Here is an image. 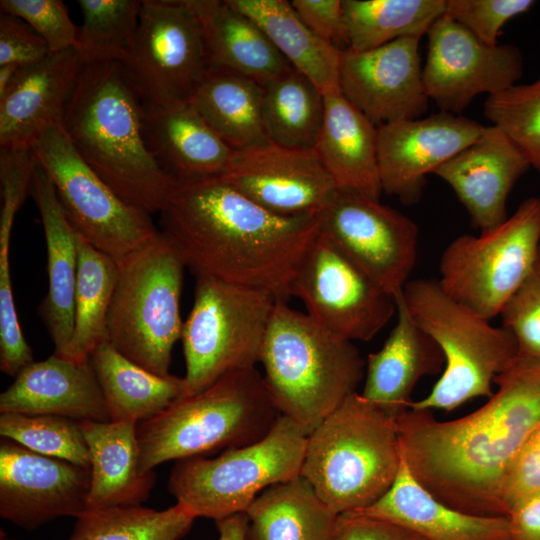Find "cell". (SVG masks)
Returning <instances> with one entry per match:
<instances>
[{
	"mask_svg": "<svg viewBox=\"0 0 540 540\" xmlns=\"http://www.w3.org/2000/svg\"><path fill=\"white\" fill-rule=\"evenodd\" d=\"M482 407L451 421L409 408L397 418L412 475L438 500L480 516H506L502 487L515 454L540 422V362L518 356Z\"/></svg>",
	"mask_w": 540,
	"mask_h": 540,
	"instance_id": "1",
	"label": "cell"
},
{
	"mask_svg": "<svg viewBox=\"0 0 540 540\" xmlns=\"http://www.w3.org/2000/svg\"><path fill=\"white\" fill-rule=\"evenodd\" d=\"M161 232L195 277L265 291L287 300L296 271L319 235L317 216L283 217L220 177L176 181Z\"/></svg>",
	"mask_w": 540,
	"mask_h": 540,
	"instance_id": "2",
	"label": "cell"
},
{
	"mask_svg": "<svg viewBox=\"0 0 540 540\" xmlns=\"http://www.w3.org/2000/svg\"><path fill=\"white\" fill-rule=\"evenodd\" d=\"M145 108L121 62L86 64L62 127L82 159L127 204L160 212L175 180L149 151Z\"/></svg>",
	"mask_w": 540,
	"mask_h": 540,
	"instance_id": "3",
	"label": "cell"
},
{
	"mask_svg": "<svg viewBox=\"0 0 540 540\" xmlns=\"http://www.w3.org/2000/svg\"><path fill=\"white\" fill-rule=\"evenodd\" d=\"M260 363L266 386L281 414L313 431L365 375V361L352 341L277 300Z\"/></svg>",
	"mask_w": 540,
	"mask_h": 540,
	"instance_id": "4",
	"label": "cell"
},
{
	"mask_svg": "<svg viewBox=\"0 0 540 540\" xmlns=\"http://www.w3.org/2000/svg\"><path fill=\"white\" fill-rule=\"evenodd\" d=\"M282 416L256 368L228 374L137 426L145 474L170 460L206 457L265 437Z\"/></svg>",
	"mask_w": 540,
	"mask_h": 540,
	"instance_id": "5",
	"label": "cell"
},
{
	"mask_svg": "<svg viewBox=\"0 0 540 540\" xmlns=\"http://www.w3.org/2000/svg\"><path fill=\"white\" fill-rule=\"evenodd\" d=\"M401 461L397 418L354 392L307 435L300 475L340 515L383 496Z\"/></svg>",
	"mask_w": 540,
	"mask_h": 540,
	"instance_id": "6",
	"label": "cell"
},
{
	"mask_svg": "<svg viewBox=\"0 0 540 540\" xmlns=\"http://www.w3.org/2000/svg\"><path fill=\"white\" fill-rule=\"evenodd\" d=\"M402 298L445 360L429 394L413 401L410 408L449 412L474 398H490L495 378L519 356L512 333L454 300L437 279L409 280Z\"/></svg>",
	"mask_w": 540,
	"mask_h": 540,
	"instance_id": "7",
	"label": "cell"
},
{
	"mask_svg": "<svg viewBox=\"0 0 540 540\" xmlns=\"http://www.w3.org/2000/svg\"><path fill=\"white\" fill-rule=\"evenodd\" d=\"M182 259L159 231L118 263L107 316V340L125 357L170 376L172 351L181 339Z\"/></svg>",
	"mask_w": 540,
	"mask_h": 540,
	"instance_id": "8",
	"label": "cell"
},
{
	"mask_svg": "<svg viewBox=\"0 0 540 540\" xmlns=\"http://www.w3.org/2000/svg\"><path fill=\"white\" fill-rule=\"evenodd\" d=\"M307 433L282 415L261 440L219 456L176 461L168 489L195 519L221 520L247 510L268 487L300 476Z\"/></svg>",
	"mask_w": 540,
	"mask_h": 540,
	"instance_id": "9",
	"label": "cell"
},
{
	"mask_svg": "<svg viewBox=\"0 0 540 540\" xmlns=\"http://www.w3.org/2000/svg\"><path fill=\"white\" fill-rule=\"evenodd\" d=\"M277 300L259 289L196 277L193 306L181 336L183 397L228 374L255 368Z\"/></svg>",
	"mask_w": 540,
	"mask_h": 540,
	"instance_id": "10",
	"label": "cell"
},
{
	"mask_svg": "<svg viewBox=\"0 0 540 540\" xmlns=\"http://www.w3.org/2000/svg\"><path fill=\"white\" fill-rule=\"evenodd\" d=\"M540 247V197L522 201L500 225L452 240L439 261L442 289L492 320L528 277Z\"/></svg>",
	"mask_w": 540,
	"mask_h": 540,
	"instance_id": "11",
	"label": "cell"
},
{
	"mask_svg": "<svg viewBox=\"0 0 540 540\" xmlns=\"http://www.w3.org/2000/svg\"><path fill=\"white\" fill-rule=\"evenodd\" d=\"M75 231L117 264L159 230L149 214L123 201L82 159L62 125L32 145Z\"/></svg>",
	"mask_w": 540,
	"mask_h": 540,
	"instance_id": "12",
	"label": "cell"
},
{
	"mask_svg": "<svg viewBox=\"0 0 540 540\" xmlns=\"http://www.w3.org/2000/svg\"><path fill=\"white\" fill-rule=\"evenodd\" d=\"M122 64L145 109L188 103L209 69L188 0H142L136 40Z\"/></svg>",
	"mask_w": 540,
	"mask_h": 540,
	"instance_id": "13",
	"label": "cell"
},
{
	"mask_svg": "<svg viewBox=\"0 0 540 540\" xmlns=\"http://www.w3.org/2000/svg\"><path fill=\"white\" fill-rule=\"evenodd\" d=\"M291 296L319 325L349 341H369L396 313V300L320 234L293 278Z\"/></svg>",
	"mask_w": 540,
	"mask_h": 540,
	"instance_id": "14",
	"label": "cell"
},
{
	"mask_svg": "<svg viewBox=\"0 0 540 540\" xmlns=\"http://www.w3.org/2000/svg\"><path fill=\"white\" fill-rule=\"evenodd\" d=\"M319 232L395 299L416 265L419 230L398 210L338 191L317 215Z\"/></svg>",
	"mask_w": 540,
	"mask_h": 540,
	"instance_id": "15",
	"label": "cell"
},
{
	"mask_svg": "<svg viewBox=\"0 0 540 540\" xmlns=\"http://www.w3.org/2000/svg\"><path fill=\"white\" fill-rule=\"evenodd\" d=\"M427 37L423 84L429 100L442 112L460 115L477 95L497 94L522 77L518 47L486 45L446 13L431 26Z\"/></svg>",
	"mask_w": 540,
	"mask_h": 540,
	"instance_id": "16",
	"label": "cell"
},
{
	"mask_svg": "<svg viewBox=\"0 0 540 540\" xmlns=\"http://www.w3.org/2000/svg\"><path fill=\"white\" fill-rule=\"evenodd\" d=\"M220 178L259 206L283 217L317 216L337 193L313 149L271 142L234 150Z\"/></svg>",
	"mask_w": 540,
	"mask_h": 540,
	"instance_id": "17",
	"label": "cell"
},
{
	"mask_svg": "<svg viewBox=\"0 0 540 540\" xmlns=\"http://www.w3.org/2000/svg\"><path fill=\"white\" fill-rule=\"evenodd\" d=\"M486 126L448 112L377 126L382 192L403 205L417 204L427 175L474 143Z\"/></svg>",
	"mask_w": 540,
	"mask_h": 540,
	"instance_id": "18",
	"label": "cell"
},
{
	"mask_svg": "<svg viewBox=\"0 0 540 540\" xmlns=\"http://www.w3.org/2000/svg\"><path fill=\"white\" fill-rule=\"evenodd\" d=\"M90 469L44 456L2 438L0 516L26 530L87 510Z\"/></svg>",
	"mask_w": 540,
	"mask_h": 540,
	"instance_id": "19",
	"label": "cell"
},
{
	"mask_svg": "<svg viewBox=\"0 0 540 540\" xmlns=\"http://www.w3.org/2000/svg\"><path fill=\"white\" fill-rule=\"evenodd\" d=\"M419 42L402 38L368 51L342 50L339 89L376 126L426 112Z\"/></svg>",
	"mask_w": 540,
	"mask_h": 540,
	"instance_id": "20",
	"label": "cell"
},
{
	"mask_svg": "<svg viewBox=\"0 0 540 540\" xmlns=\"http://www.w3.org/2000/svg\"><path fill=\"white\" fill-rule=\"evenodd\" d=\"M529 168L519 148L502 130L490 125L434 174L451 187L472 225L485 232L508 218V195Z\"/></svg>",
	"mask_w": 540,
	"mask_h": 540,
	"instance_id": "21",
	"label": "cell"
},
{
	"mask_svg": "<svg viewBox=\"0 0 540 540\" xmlns=\"http://www.w3.org/2000/svg\"><path fill=\"white\" fill-rule=\"evenodd\" d=\"M85 65L71 47L20 67L12 87L0 99V148H32L44 131L62 125Z\"/></svg>",
	"mask_w": 540,
	"mask_h": 540,
	"instance_id": "22",
	"label": "cell"
},
{
	"mask_svg": "<svg viewBox=\"0 0 540 540\" xmlns=\"http://www.w3.org/2000/svg\"><path fill=\"white\" fill-rule=\"evenodd\" d=\"M0 413L47 414L111 421L90 361L53 353L24 367L0 395Z\"/></svg>",
	"mask_w": 540,
	"mask_h": 540,
	"instance_id": "23",
	"label": "cell"
},
{
	"mask_svg": "<svg viewBox=\"0 0 540 540\" xmlns=\"http://www.w3.org/2000/svg\"><path fill=\"white\" fill-rule=\"evenodd\" d=\"M395 300L396 323L383 346L369 354L360 394L398 418L410 408L411 394L419 380L442 373L445 360L437 343L412 318L402 295Z\"/></svg>",
	"mask_w": 540,
	"mask_h": 540,
	"instance_id": "24",
	"label": "cell"
},
{
	"mask_svg": "<svg viewBox=\"0 0 540 540\" xmlns=\"http://www.w3.org/2000/svg\"><path fill=\"white\" fill-rule=\"evenodd\" d=\"M361 515L400 525L424 540H514L506 516H480L452 508L433 496L402 457L391 487Z\"/></svg>",
	"mask_w": 540,
	"mask_h": 540,
	"instance_id": "25",
	"label": "cell"
},
{
	"mask_svg": "<svg viewBox=\"0 0 540 540\" xmlns=\"http://www.w3.org/2000/svg\"><path fill=\"white\" fill-rule=\"evenodd\" d=\"M31 196L38 208L46 242L48 290L39 315L63 355L74 329V296L78 273V233L68 221L54 185L36 159Z\"/></svg>",
	"mask_w": 540,
	"mask_h": 540,
	"instance_id": "26",
	"label": "cell"
},
{
	"mask_svg": "<svg viewBox=\"0 0 540 540\" xmlns=\"http://www.w3.org/2000/svg\"><path fill=\"white\" fill-rule=\"evenodd\" d=\"M324 118L313 147L338 191L379 200L377 126L340 90L324 94Z\"/></svg>",
	"mask_w": 540,
	"mask_h": 540,
	"instance_id": "27",
	"label": "cell"
},
{
	"mask_svg": "<svg viewBox=\"0 0 540 540\" xmlns=\"http://www.w3.org/2000/svg\"><path fill=\"white\" fill-rule=\"evenodd\" d=\"M147 147L175 181L221 177L234 150L188 102L165 109H145Z\"/></svg>",
	"mask_w": 540,
	"mask_h": 540,
	"instance_id": "28",
	"label": "cell"
},
{
	"mask_svg": "<svg viewBox=\"0 0 540 540\" xmlns=\"http://www.w3.org/2000/svg\"><path fill=\"white\" fill-rule=\"evenodd\" d=\"M138 423L79 421L90 454L87 510L141 506L149 497L155 473L141 471Z\"/></svg>",
	"mask_w": 540,
	"mask_h": 540,
	"instance_id": "29",
	"label": "cell"
},
{
	"mask_svg": "<svg viewBox=\"0 0 540 540\" xmlns=\"http://www.w3.org/2000/svg\"><path fill=\"white\" fill-rule=\"evenodd\" d=\"M203 32L209 67L229 70L261 85L292 67L259 26L227 0H188Z\"/></svg>",
	"mask_w": 540,
	"mask_h": 540,
	"instance_id": "30",
	"label": "cell"
},
{
	"mask_svg": "<svg viewBox=\"0 0 540 540\" xmlns=\"http://www.w3.org/2000/svg\"><path fill=\"white\" fill-rule=\"evenodd\" d=\"M89 361L111 421L151 419L184 396L183 377L157 375L125 357L108 341Z\"/></svg>",
	"mask_w": 540,
	"mask_h": 540,
	"instance_id": "31",
	"label": "cell"
},
{
	"mask_svg": "<svg viewBox=\"0 0 540 540\" xmlns=\"http://www.w3.org/2000/svg\"><path fill=\"white\" fill-rule=\"evenodd\" d=\"M263 87L255 80L209 67L189 103L233 150L270 143L263 121Z\"/></svg>",
	"mask_w": 540,
	"mask_h": 540,
	"instance_id": "32",
	"label": "cell"
},
{
	"mask_svg": "<svg viewBox=\"0 0 540 540\" xmlns=\"http://www.w3.org/2000/svg\"><path fill=\"white\" fill-rule=\"evenodd\" d=\"M264 32L273 46L323 94L339 89L342 50L313 34L300 20L290 1L227 0Z\"/></svg>",
	"mask_w": 540,
	"mask_h": 540,
	"instance_id": "33",
	"label": "cell"
},
{
	"mask_svg": "<svg viewBox=\"0 0 540 540\" xmlns=\"http://www.w3.org/2000/svg\"><path fill=\"white\" fill-rule=\"evenodd\" d=\"M245 513L247 540H331L338 517L301 475L265 489Z\"/></svg>",
	"mask_w": 540,
	"mask_h": 540,
	"instance_id": "34",
	"label": "cell"
},
{
	"mask_svg": "<svg viewBox=\"0 0 540 540\" xmlns=\"http://www.w3.org/2000/svg\"><path fill=\"white\" fill-rule=\"evenodd\" d=\"M347 49L363 52L427 35L447 0H342Z\"/></svg>",
	"mask_w": 540,
	"mask_h": 540,
	"instance_id": "35",
	"label": "cell"
},
{
	"mask_svg": "<svg viewBox=\"0 0 540 540\" xmlns=\"http://www.w3.org/2000/svg\"><path fill=\"white\" fill-rule=\"evenodd\" d=\"M263 87V121L269 141L313 149L324 118V94L304 74L288 68Z\"/></svg>",
	"mask_w": 540,
	"mask_h": 540,
	"instance_id": "36",
	"label": "cell"
},
{
	"mask_svg": "<svg viewBox=\"0 0 540 540\" xmlns=\"http://www.w3.org/2000/svg\"><path fill=\"white\" fill-rule=\"evenodd\" d=\"M117 277V262L78 234L74 329L63 357L86 362L97 346L108 341L107 316Z\"/></svg>",
	"mask_w": 540,
	"mask_h": 540,
	"instance_id": "37",
	"label": "cell"
},
{
	"mask_svg": "<svg viewBox=\"0 0 540 540\" xmlns=\"http://www.w3.org/2000/svg\"><path fill=\"white\" fill-rule=\"evenodd\" d=\"M76 519L68 540H179L195 520L178 504L165 510L143 506L87 510Z\"/></svg>",
	"mask_w": 540,
	"mask_h": 540,
	"instance_id": "38",
	"label": "cell"
},
{
	"mask_svg": "<svg viewBox=\"0 0 540 540\" xmlns=\"http://www.w3.org/2000/svg\"><path fill=\"white\" fill-rule=\"evenodd\" d=\"M82 24L74 48L85 64L123 63L137 36L142 0H78Z\"/></svg>",
	"mask_w": 540,
	"mask_h": 540,
	"instance_id": "39",
	"label": "cell"
},
{
	"mask_svg": "<svg viewBox=\"0 0 540 540\" xmlns=\"http://www.w3.org/2000/svg\"><path fill=\"white\" fill-rule=\"evenodd\" d=\"M0 435L35 453L90 469L79 421L47 414L0 413Z\"/></svg>",
	"mask_w": 540,
	"mask_h": 540,
	"instance_id": "40",
	"label": "cell"
},
{
	"mask_svg": "<svg viewBox=\"0 0 540 540\" xmlns=\"http://www.w3.org/2000/svg\"><path fill=\"white\" fill-rule=\"evenodd\" d=\"M484 115L508 136L540 175V77L487 96Z\"/></svg>",
	"mask_w": 540,
	"mask_h": 540,
	"instance_id": "41",
	"label": "cell"
},
{
	"mask_svg": "<svg viewBox=\"0 0 540 540\" xmlns=\"http://www.w3.org/2000/svg\"><path fill=\"white\" fill-rule=\"evenodd\" d=\"M500 317L517 342L519 356L540 362V247L528 277Z\"/></svg>",
	"mask_w": 540,
	"mask_h": 540,
	"instance_id": "42",
	"label": "cell"
},
{
	"mask_svg": "<svg viewBox=\"0 0 540 540\" xmlns=\"http://www.w3.org/2000/svg\"><path fill=\"white\" fill-rule=\"evenodd\" d=\"M2 13L25 20L48 45L50 52L75 46L76 26L60 0H1Z\"/></svg>",
	"mask_w": 540,
	"mask_h": 540,
	"instance_id": "43",
	"label": "cell"
},
{
	"mask_svg": "<svg viewBox=\"0 0 540 540\" xmlns=\"http://www.w3.org/2000/svg\"><path fill=\"white\" fill-rule=\"evenodd\" d=\"M534 4L532 0H447L446 14L481 42L495 46L503 26Z\"/></svg>",
	"mask_w": 540,
	"mask_h": 540,
	"instance_id": "44",
	"label": "cell"
},
{
	"mask_svg": "<svg viewBox=\"0 0 540 540\" xmlns=\"http://www.w3.org/2000/svg\"><path fill=\"white\" fill-rule=\"evenodd\" d=\"M538 493H540V422L525 439L506 471L502 487V502L506 516L514 503Z\"/></svg>",
	"mask_w": 540,
	"mask_h": 540,
	"instance_id": "45",
	"label": "cell"
},
{
	"mask_svg": "<svg viewBox=\"0 0 540 540\" xmlns=\"http://www.w3.org/2000/svg\"><path fill=\"white\" fill-rule=\"evenodd\" d=\"M47 43L30 31L20 19L0 14V65H32L50 54Z\"/></svg>",
	"mask_w": 540,
	"mask_h": 540,
	"instance_id": "46",
	"label": "cell"
},
{
	"mask_svg": "<svg viewBox=\"0 0 540 540\" xmlns=\"http://www.w3.org/2000/svg\"><path fill=\"white\" fill-rule=\"evenodd\" d=\"M290 3L313 34L340 50L347 49L342 0H292Z\"/></svg>",
	"mask_w": 540,
	"mask_h": 540,
	"instance_id": "47",
	"label": "cell"
},
{
	"mask_svg": "<svg viewBox=\"0 0 540 540\" xmlns=\"http://www.w3.org/2000/svg\"><path fill=\"white\" fill-rule=\"evenodd\" d=\"M331 540H424L400 525L347 512L338 515Z\"/></svg>",
	"mask_w": 540,
	"mask_h": 540,
	"instance_id": "48",
	"label": "cell"
},
{
	"mask_svg": "<svg viewBox=\"0 0 540 540\" xmlns=\"http://www.w3.org/2000/svg\"><path fill=\"white\" fill-rule=\"evenodd\" d=\"M506 517L514 540H540V493L514 503Z\"/></svg>",
	"mask_w": 540,
	"mask_h": 540,
	"instance_id": "49",
	"label": "cell"
},
{
	"mask_svg": "<svg viewBox=\"0 0 540 540\" xmlns=\"http://www.w3.org/2000/svg\"><path fill=\"white\" fill-rule=\"evenodd\" d=\"M217 540H247L248 517L245 512L215 521Z\"/></svg>",
	"mask_w": 540,
	"mask_h": 540,
	"instance_id": "50",
	"label": "cell"
},
{
	"mask_svg": "<svg viewBox=\"0 0 540 540\" xmlns=\"http://www.w3.org/2000/svg\"><path fill=\"white\" fill-rule=\"evenodd\" d=\"M20 66L15 63L0 65V99H2L12 87Z\"/></svg>",
	"mask_w": 540,
	"mask_h": 540,
	"instance_id": "51",
	"label": "cell"
},
{
	"mask_svg": "<svg viewBox=\"0 0 540 540\" xmlns=\"http://www.w3.org/2000/svg\"><path fill=\"white\" fill-rule=\"evenodd\" d=\"M0 540H15V539L8 538L6 534L5 533L3 534V531L1 530Z\"/></svg>",
	"mask_w": 540,
	"mask_h": 540,
	"instance_id": "52",
	"label": "cell"
}]
</instances>
